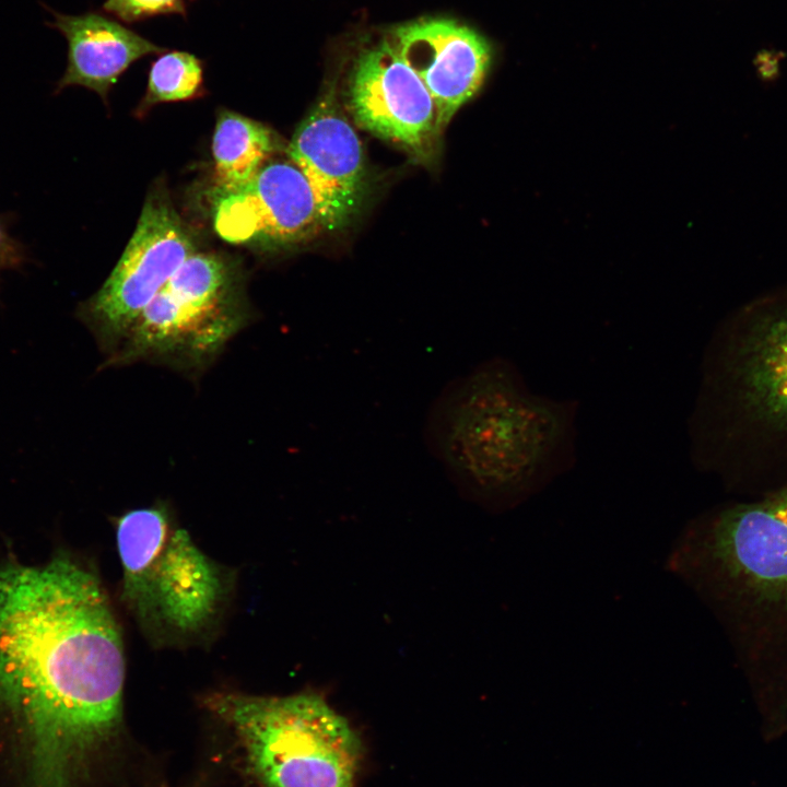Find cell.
<instances>
[{"label":"cell","instance_id":"cell-5","mask_svg":"<svg viewBox=\"0 0 787 787\" xmlns=\"http://www.w3.org/2000/svg\"><path fill=\"white\" fill-rule=\"evenodd\" d=\"M204 703L237 735L265 787H354L360 738L322 695L215 692Z\"/></svg>","mask_w":787,"mask_h":787},{"label":"cell","instance_id":"cell-6","mask_svg":"<svg viewBox=\"0 0 787 787\" xmlns=\"http://www.w3.org/2000/svg\"><path fill=\"white\" fill-rule=\"evenodd\" d=\"M744 420L787 442V305L716 333L689 419L694 457Z\"/></svg>","mask_w":787,"mask_h":787},{"label":"cell","instance_id":"cell-10","mask_svg":"<svg viewBox=\"0 0 787 787\" xmlns=\"http://www.w3.org/2000/svg\"><path fill=\"white\" fill-rule=\"evenodd\" d=\"M349 105L364 129L423 154L437 134L434 101L389 38L364 49L352 69Z\"/></svg>","mask_w":787,"mask_h":787},{"label":"cell","instance_id":"cell-2","mask_svg":"<svg viewBox=\"0 0 787 787\" xmlns=\"http://www.w3.org/2000/svg\"><path fill=\"white\" fill-rule=\"evenodd\" d=\"M578 402L532 392L509 360H486L433 403L425 439L462 494L483 507L518 505L577 460Z\"/></svg>","mask_w":787,"mask_h":787},{"label":"cell","instance_id":"cell-18","mask_svg":"<svg viewBox=\"0 0 787 787\" xmlns=\"http://www.w3.org/2000/svg\"><path fill=\"white\" fill-rule=\"evenodd\" d=\"M189 1H195V0H189Z\"/></svg>","mask_w":787,"mask_h":787},{"label":"cell","instance_id":"cell-7","mask_svg":"<svg viewBox=\"0 0 787 787\" xmlns=\"http://www.w3.org/2000/svg\"><path fill=\"white\" fill-rule=\"evenodd\" d=\"M248 321L234 273L218 256L190 255L139 315L108 364L207 366Z\"/></svg>","mask_w":787,"mask_h":787},{"label":"cell","instance_id":"cell-15","mask_svg":"<svg viewBox=\"0 0 787 787\" xmlns=\"http://www.w3.org/2000/svg\"><path fill=\"white\" fill-rule=\"evenodd\" d=\"M203 90V61L189 51L168 50L150 67L139 111L145 113L161 103L192 99L202 95Z\"/></svg>","mask_w":787,"mask_h":787},{"label":"cell","instance_id":"cell-9","mask_svg":"<svg viewBox=\"0 0 787 787\" xmlns=\"http://www.w3.org/2000/svg\"><path fill=\"white\" fill-rule=\"evenodd\" d=\"M212 218L216 234L237 245L292 244L324 230L313 190L292 162H268L243 187L215 192Z\"/></svg>","mask_w":787,"mask_h":787},{"label":"cell","instance_id":"cell-8","mask_svg":"<svg viewBox=\"0 0 787 787\" xmlns=\"http://www.w3.org/2000/svg\"><path fill=\"white\" fill-rule=\"evenodd\" d=\"M195 252L181 219L166 198L150 197L120 259L80 317L110 357L157 292Z\"/></svg>","mask_w":787,"mask_h":787},{"label":"cell","instance_id":"cell-11","mask_svg":"<svg viewBox=\"0 0 787 787\" xmlns=\"http://www.w3.org/2000/svg\"><path fill=\"white\" fill-rule=\"evenodd\" d=\"M389 39L428 90L441 131L482 86L492 59L490 44L473 28L444 17L402 24Z\"/></svg>","mask_w":787,"mask_h":787},{"label":"cell","instance_id":"cell-17","mask_svg":"<svg viewBox=\"0 0 787 787\" xmlns=\"http://www.w3.org/2000/svg\"><path fill=\"white\" fill-rule=\"evenodd\" d=\"M20 252L16 244L0 225V270L17 265Z\"/></svg>","mask_w":787,"mask_h":787},{"label":"cell","instance_id":"cell-12","mask_svg":"<svg viewBox=\"0 0 787 787\" xmlns=\"http://www.w3.org/2000/svg\"><path fill=\"white\" fill-rule=\"evenodd\" d=\"M287 152L313 190L324 230L346 224L363 202L366 171L360 139L331 96L299 125Z\"/></svg>","mask_w":787,"mask_h":787},{"label":"cell","instance_id":"cell-1","mask_svg":"<svg viewBox=\"0 0 787 787\" xmlns=\"http://www.w3.org/2000/svg\"><path fill=\"white\" fill-rule=\"evenodd\" d=\"M120 625L75 560L0 568V708L28 741L30 787H71L75 759L120 724Z\"/></svg>","mask_w":787,"mask_h":787},{"label":"cell","instance_id":"cell-4","mask_svg":"<svg viewBox=\"0 0 787 787\" xmlns=\"http://www.w3.org/2000/svg\"><path fill=\"white\" fill-rule=\"evenodd\" d=\"M116 538L121 601L152 643L190 644L214 627L227 603L232 577L165 507L124 514L116 522Z\"/></svg>","mask_w":787,"mask_h":787},{"label":"cell","instance_id":"cell-14","mask_svg":"<svg viewBox=\"0 0 787 787\" xmlns=\"http://www.w3.org/2000/svg\"><path fill=\"white\" fill-rule=\"evenodd\" d=\"M274 149L269 128L237 113L220 114L212 140L216 192L236 190L268 163Z\"/></svg>","mask_w":787,"mask_h":787},{"label":"cell","instance_id":"cell-16","mask_svg":"<svg viewBox=\"0 0 787 787\" xmlns=\"http://www.w3.org/2000/svg\"><path fill=\"white\" fill-rule=\"evenodd\" d=\"M102 10L125 23H134L156 15L187 16L185 0H105Z\"/></svg>","mask_w":787,"mask_h":787},{"label":"cell","instance_id":"cell-13","mask_svg":"<svg viewBox=\"0 0 787 787\" xmlns=\"http://www.w3.org/2000/svg\"><path fill=\"white\" fill-rule=\"evenodd\" d=\"M57 28L68 42V63L58 90L80 85L104 101L119 77L137 60L162 55L156 45L120 22L99 12L68 15L51 11Z\"/></svg>","mask_w":787,"mask_h":787},{"label":"cell","instance_id":"cell-3","mask_svg":"<svg viewBox=\"0 0 787 787\" xmlns=\"http://www.w3.org/2000/svg\"><path fill=\"white\" fill-rule=\"evenodd\" d=\"M670 562L726 623L767 727L786 728L787 484L702 515Z\"/></svg>","mask_w":787,"mask_h":787}]
</instances>
